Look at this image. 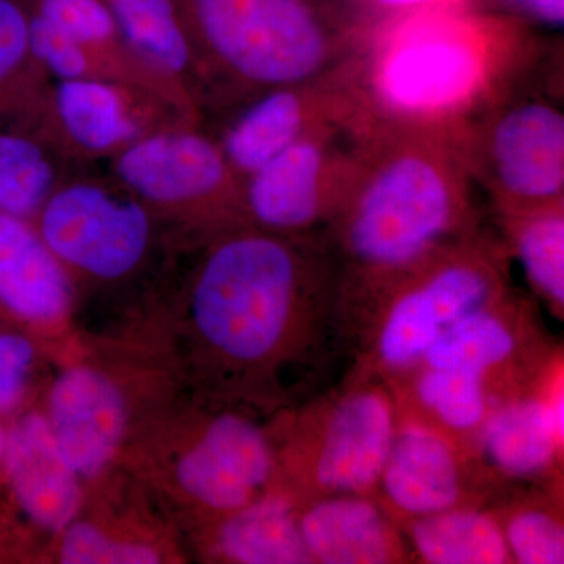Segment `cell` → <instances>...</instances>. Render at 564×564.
Listing matches in <instances>:
<instances>
[{"mask_svg":"<svg viewBox=\"0 0 564 564\" xmlns=\"http://www.w3.org/2000/svg\"><path fill=\"white\" fill-rule=\"evenodd\" d=\"M192 358L212 403L291 413L358 361L339 259L323 234L237 226L202 245L185 293Z\"/></svg>","mask_w":564,"mask_h":564,"instance_id":"1","label":"cell"},{"mask_svg":"<svg viewBox=\"0 0 564 564\" xmlns=\"http://www.w3.org/2000/svg\"><path fill=\"white\" fill-rule=\"evenodd\" d=\"M463 128L373 121L323 236L347 303L448 245L484 231Z\"/></svg>","mask_w":564,"mask_h":564,"instance_id":"2","label":"cell"},{"mask_svg":"<svg viewBox=\"0 0 564 564\" xmlns=\"http://www.w3.org/2000/svg\"><path fill=\"white\" fill-rule=\"evenodd\" d=\"M532 29L467 2L375 25L355 57L373 121L464 128L532 74Z\"/></svg>","mask_w":564,"mask_h":564,"instance_id":"3","label":"cell"},{"mask_svg":"<svg viewBox=\"0 0 564 564\" xmlns=\"http://www.w3.org/2000/svg\"><path fill=\"white\" fill-rule=\"evenodd\" d=\"M177 2L209 79L210 110L339 68L369 35L326 0Z\"/></svg>","mask_w":564,"mask_h":564,"instance_id":"4","label":"cell"},{"mask_svg":"<svg viewBox=\"0 0 564 564\" xmlns=\"http://www.w3.org/2000/svg\"><path fill=\"white\" fill-rule=\"evenodd\" d=\"M508 258L484 229L351 300L355 369L388 383L410 373L448 326L510 291Z\"/></svg>","mask_w":564,"mask_h":564,"instance_id":"5","label":"cell"},{"mask_svg":"<svg viewBox=\"0 0 564 564\" xmlns=\"http://www.w3.org/2000/svg\"><path fill=\"white\" fill-rule=\"evenodd\" d=\"M276 485L299 502L326 496H375L397 426L392 386L352 369L299 410L281 414Z\"/></svg>","mask_w":564,"mask_h":564,"instance_id":"6","label":"cell"},{"mask_svg":"<svg viewBox=\"0 0 564 564\" xmlns=\"http://www.w3.org/2000/svg\"><path fill=\"white\" fill-rule=\"evenodd\" d=\"M109 174L165 226L198 242L243 226V180L204 124L176 121L143 137L109 162Z\"/></svg>","mask_w":564,"mask_h":564,"instance_id":"7","label":"cell"},{"mask_svg":"<svg viewBox=\"0 0 564 564\" xmlns=\"http://www.w3.org/2000/svg\"><path fill=\"white\" fill-rule=\"evenodd\" d=\"M76 285H118L147 270L165 223L113 177L73 173L33 221Z\"/></svg>","mask_w":564,"mask_h":564,"instance_id":"8","label":"cell"},{"mask_svg":"<svg viewBox=\"0 0 564 564\" xmlns=\"http://www.w3.org/2000/svg\"><path fill=\"white\" fill-rule=\"evenodd\" d=\"M527 79L463 128L494 214L564 202V113L545 93L525 91Z\"/></svg>","mask_w":564,"mask_h":564,"instance_id":"9","label":"cell"},{"mask_svg":"<svg viewBox=\"0 0 564 564\" xmlns=\"http://www.w3.org/2000/svg\"><path fill=\"white\" fill-rule=\"evenodd\" d=\"M373 120L318 129L243 180V221L284 236L323 234L343 203Z\"/></svg>","mask_w":564,"mask_h":564,"instance_id":"10","label":"cell"},{"mask_svg":"<svg viewBox=\"0 0 564 564\" xmlns=\"http://www.w3.org/2000/svg\"><path fill=\"white\" fill-rule=\"evenodd\" d=\"M172 475L182 499L204 518L232 513L276 485L274 433L254 411L212 403L185 437Z\"/></svg>","mask_w":564,"mask_h":564,"instance_id":"11","label":"cell"},{"mask_svg":"<svg viewBox=\"0 0 564 564\" xmlns=\"http://www.w3.org/2000/svg\"><path fill=\"white\" fill-rule=\"evenodd\" d=\"M176 121L188 120L169 102L131 85L51 79L25 126L70 165L82 166L109 163L135 141Z\"/></svg>","mask_w":564,"mask_h":564,"instance_id":"12","label":"cell"},{"mask_svg":"<svg viewBox=\"0 0 564 564\" xmlns=\"http://www.w3.org/2000/svg\"><path fill=\"white\" fill-rule=\"evenodd\" d=\"M355 57L313 79L258 93L228 110L215 137L234 172L245 180L310 133L369 117L356 80Z\"/></svg>","mask_w":564,"mask_h":564,"instance_id":"13","label":"cell"},{"mask_svg":"<svg viewBox=\"0 0 564 564\" xmlns=\"http://www.w3.org/2000/svg\"><path fill=\"white\" fill-rule=\"evenodd\" d=\"M555 361L532 306L510 289L448 326L419 366L480 375L499 402L540 380Z\"/></svg>","mask_w":564,"mask_h":564,"instance_id":"14","label":"cell"},{"mask_svg":"<svg viewBox=\"0 0 564 564\" xmlns=\"http://www.w3.org/2000/svg\"><path fill=\"white\" fill-rule=\"evenodd\" d=\"M564 397L558 361L529 388L492 404L470 459L486 488L492 481L551 480L563 462Z\"/></svg>","mask_w":564,"mask_h":564,"instance_id":"15","label":"cell"},{"mask_svg":"<svg viewBox=\"0 0 564 564\" xmlns=\"http://www.w3.org/2000/svg\"><path fill=\"white\" fill-rule=\"evenodd\" d=\"M486 486L469 454L451 436L399 413L377 499L397 522L481 505Z\"/></svg>","mask_w":564,"mask_h":564,"instance_id":"16","label":"cell"},{"mask_svg":"<svg viewBox=\"0 0 564 564\" xmlns=\"http://www.w3.org/2000/svg\"><path fill=\"white\" fill-rule=\"evenodd\" d=\"M43 413L63 456L82 481L95 480L110 469L131 423L124 388L91 364H76L57 375Z\"/></svg>","mask_w":564,"mask_h":564,"instance_id":"17","label":"cell"},{"mask_svg":"<svg viewBox=\"0 0 564 564\" xmlns=\"http://www.w3.org/2000/svg\"><path fill=\"white\" fill-rule=\"evenodd\" d=\"M2 474L25 518L44 532L62 533L79 518L84 481L63 456L40 411L11 423Z\"/></svg>","mask_w":564,"mask_h":564,"instance_id":"18","label":"cell"},{"mask_svg":"<svg viewBox=\"0 0 564 564\" xmlns=\"http://www.w3.org/2000/svg\"><path fill=\"white\" fill-rule=\"evenodd\" d=\"M299 525L313 564L413 562L402 527L375 496L304 500Z\"/></svg>","mask_w":564,"mask_h":564,"instance_id":"19","label":"cell"},{"mask_svg":"<svg viewBox=\"0 0 564 564\" xmlns=\"http://www.w3.org/2000/svg\"><path fill=\"white\" fill-rule=\"evenodd\" d=\"M77 285L32 221L0 214V307L33 328L68 321Z\"/></svg>","mask_w":564,"mask_h":564,"instance_id":"20","label":"cell"},{"mask_svg":"<svg viewBox=\"0 0 564 564\" xmlns=\"http://www.w3.org/2000/svg\"><path fill=\"white\" fill-rule=\"evenodd\" d=\"M131 50L188 93L204 115L210 85L177 0H104Z\"/></svg>","mask_w":564,"mask_h":564,"instance_id":"21","label":"cell"},{"mask_svg":"<svg viewBox=\"0 0 564 564\" xmlns=\"http://www.w3.org/2000/svg\"><path fill=\"white\" fill-rule=\"evenodd\" d=\"M300 502L274 485L254 502L212 519L207 552L232 564H313L300 532Z\"/></svg>","mask_w":564,"mask_h":564,"instance_id":"22","label":"cell"},{"mask_svg":"<svg viewBox=\"0 0 564 564\" xmlns=\"http://www.w3.org/2000/svg\"><path fill=\"white\" fill-rule=\"evenodd\" d=\"M32 13V11H31ZM32 47L52 80H102L150 91L188 121L204 124L206 115L188 93L151 68L135 54L107 51L70 39L32 14Z\"/></svg>","mask_w":564,"mask_h":564,"instance_id":"23","label":"cell"},{"mask_svg":"<svg viewBox=\"0 0 564 564\" xmlns=\"http://www.w3.org/2000/svg\"><path fill=\"white\" fill-rule=\"evenodd\" d=\"M389 384L400 414L447 434L470 456L475 436L496 403L484 377L447 367L417 366Z\"/></svg>","mask_w":564,"mask_h":564,"instance_id":"24","label":"cell"},{"mask_svg":"<svg viewBox=\"0 0 564 564\" xmlns=\"http://www.w3.org/2000/svg\"><path fill=\"white\" fill-rule=\"evenodd\" d=\"M414 562L426 564L513 563L492 510L466 505L400 521Z\"/></svg>","mask_w":564,"mask_h":564,"instance_id":"25","label":"cell"},{"mask_svg":"<svg viewBox=\"0 0 564 564\" xmlns=\"http://www.w3.org/2000/svg\"><path fill=\"white\" fill-rule=\"evenodd\" d=\"M70 163L25 124H0V214L35 221Z\"/></svg>","mask_w":564,"mask_h":564,"instance_id":"26","label":"cell"},{"mask_svg":"<svg viewBox=\"0 0 564 564\" xmlns=\"http://www.w3.org/2000/svg\"><path fill=\"white\" fill-rule=\"evenodd\" d=\"M508 256L521 263L534 295L555 317L564 314V202L494 214Z\"/></svg>","mask_w":564,"mask_h":564,"instance_id":"27","label":"cell"},{"mask_svg":"<svg viewBox=\"0 0 564 564\" xmlns=\"http://www.w3.org/2000/svg\"><path fill=\"white\" fill-rule=\"evenodd\" d=\"M32 47L29 0H0V124H25L50 84Z\"/></svg>","mask_w":564,"mask_h":564,"instance_id":"28","label":"cell"},{"mask_svg":"<svg viewBox=\"0 0 564 564\" xmlns=\"http://www.w3.org/2000/svg\"><path fill=\"white\" fill-rule=\"evenodd\" d=\"M518 564H563L564 527L558 497H529L492 510Z\"/></svg>","mask_w":564,"mask_h":564,"instance_id":"29","label":"cell"},{"mask_svg":"<svg viewBox=\"0 0 564 564\" xmlns=\"http://www.w3.org/2000/svg\"><path fill=\"white\" fill-rule=\"evenodd\" d=\"M58 536L57 562L66 564L162 563L159 545L77 518Z\"/></svg>","mask_w":564,"mask_h":564,"instance_id":"30","label":"cell"},{"mask_svg":"<svg viewBox=\"0 0 564 564\" xmlns=\"http://www.w3.org/2000/svg\"><path fill=\"white\" fill-rule=\"evenodd\" d=\"M35 362L31 337L10 329L0 332V415L17 413L24 403Z\"/></svg>","mask_w":564,"mask_h":564,"instance_id":"31","label":"cell"},{"mask_svg":"<svg viewBox=\"0 0 564 564\" xmlns=\"http://www.w3.org/2000/svg\"><path fill=\"white\" fill-rule=\"evenodd\" d=\"M352 24L370 32L375 25L414 11L464 2V0H326Z\"/></svg>","mask_w":564,"mask_h":564,"instance_id":"32","label":"cell"},{"mask_svg":"<svg viewBox=\"0 0 564 564\" xmlns=\"http://www.w3.org/2000/svg\"><path fill=\"white\" fill-rule=\"evenodd\" d=\"M478 9L491 11L525 25L562 31L564 24V0H480Z\"/></svg>","mask_w":564,"mask_h":564,"instance_id":"33","label":"cell"},{"mask_svg":"<svg viewBox=\"0 0 564 564\" xmlns=\"http://www.w3.org/2000/svg\"><path fill=\"white\" fill-rule=\"evenodd\" d=\"M7 436H9L7 426H3L2 423H0V470H2L3 456H6Z\"/></svg>","mask_w":564,"mask_h":564,"instance_id":"34","label":"cell"}]
</instances>
